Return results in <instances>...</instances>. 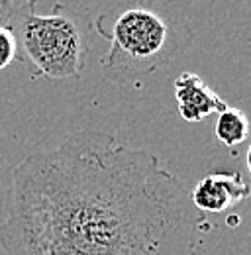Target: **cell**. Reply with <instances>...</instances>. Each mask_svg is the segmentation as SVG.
Returning a JSON list of instances; mask_svg holds the SVG:
<instances>
[{
    "label": "cell",
    "mask_w": 251,
    "mask_h": 255,
    "mask_svg": "<svg viewBox=\"0 0 251 255\" xmlns=\"http://www.w3.org/2000/svg\"><path fill=\"white\" fill-rule=\"evenodd\" d=\"M175 98L179 114L187 122H202L204 118L220 114L228 108L226 100L214 93L206 81L196 73H181L175 79Z\"/></svg>",
    "instance_id": "5b68a950"
},
{
    "label": "cell",
    "mask_w": 251,
    "mask_h": 255,
    "mask_svg": "<svg viewBox=\"0 0 251 255\" xmlns=\"http://www.w3.org/2000/svg\"><path fill=\"white\" fill-rule=\"evenodd\" d=\"M22 59H30L35 73L51 81L79 79L87 65L94 37V22L89 12L57 2L49 14H37L35 2H22L16 22Z\"/></svg>",
    "instance_id": "3957f363"
},
{
    "label": "cell",
    "mask_w": 251,
    "mask_h": 255,
    "mask_svg": "<svg viewBox=\"0 0 251 255\" xmlns=\"http://www.w3.org/2000/svg\"><path fill=\"white\" fill-rule=\"evenodd\" d=\"M94 32L108 39L102 69L116 83L139 81L179 49V35L171 16L157 4H116L94 20Z\"/></svg>",
    "instance_id": "7a4b0ae2"
},
{
    "label": "cell",
    "mask_w": 251,
    "mask_h": 255,
    "mask_svg": "<svg viewBox=\"0 0 251 255\" xmlns=\"http://www.w3.org/2000/svg\"><path fill=\"white\" fill-rule=\"evenodd\" d=\"M14 61H24L16 33L8 26H0V71Z\"/></svg>",
    "instance_id": "52a82bcc"
},
{
    "label": "cell",
    "mask_w": 251,
    "mask_h": 255,
    "mask_svg": "<svg viewBox=\"0 0 251 255\" xmlns=\"http://www.w3.org/2000/svg\"><path fill=\"white\" fill-rule=\"evenodd\" d=\"M250 196L251 187L242 173H208L194 185L190 202L198 212L220 214Z\"/></svg>",
    "instance_id": "277c9868"
},
{
    "label": "cell",
    "mask_w": 251,
    "mask_h": 255,
    "mask_svg": "<svg viewBox=\"0 0 251 255\" xmlns=\"http://www.w3.org/2000/svg\"><path fill=\"white\" fill-rule=\"evenodd\" d=\"M250 118L240 108L228 106L224 112L218 114V120H216V126H214V133H216L220 143H224L228 147L240 145V143H244L250 137Z\"/></svg>",
    "instance_id": "8992f818"
},
{
    "label": "cell",
    "mask_w": 251,
    "mask_h": 255,
    "mask_svg": "<svg viewBox=\"0 0 251 255\" xmlns=\"http://www.w3.org/2000/svg\"><path fill=\"white\" fill-rule=\"evenodd\" d=\"M248 169H250V173H251V145H250V149H248Z\"/></svg>",
    "instance_id": "ba28073f"
},
{
    "label": "cell",
    "mask_w": 251,
    "mask_h": 255,
    "mask_svg": "<svg viewBox=\"0 0 251 255\" xmlns=\"http://www.w3.org/2000/svg\"><path fill=\"white\" fill-rule=\"evenodd\" d=\"M200 214L153 153L81 129L12 169L6 255H192Z\"/></svg>",
    "instance_id": "6da1fadb"
}]
</instances>
